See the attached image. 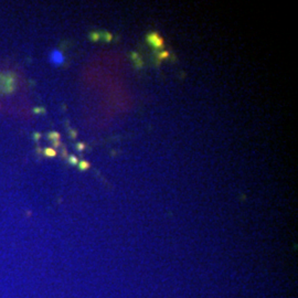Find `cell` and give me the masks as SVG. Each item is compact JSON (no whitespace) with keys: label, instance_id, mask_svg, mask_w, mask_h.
I'll return each mask as SVG.
<instances>
[{"label":"cell","instance_id":"8fae6325","mask_svg":"<svg viewBox=\"0 0 298 298\" xmlns=\"http://www.w3.org/2000/svg\"><path fill=\"white\" fill-rule=\"evenodd\" d=\"M76 148H77V150H83V149H84V145H83V143H77Z\"/></svg>","mask_w":298,"mask_h":298},{"label":"cell","instance_id":"30bf717a","mask_svg":"<svg viewBox=\"0 0 298 298\" xmlns=\"http://www.w3.org/2000/svg\"><path fill=\"white\" fill-rule=\"evenodd\" d=\"M112 38H113V36H112L110 33H108V32L105 33V40H106V41H110Z\"/></svg>","mask_w":298,"mask_h":298},{"label":"cell","instance_id":"5b68a950","mask_svg":"<svg viewBox=\"0 0 298 298\" xmlns=\"http://www.w3.org/2000/svg\"><path fill=\"white\" fill-rule=\"evenodd\" d=\"M44 152H45V155H47L48 157H54L55 155H56L55 150H53L52 148H47L44 150Z\"/></svg>","mask_w":298,"mask_h":298},{"label":"cell","instance_id":"ba28073f","mask_svg":"<svg viewBox=\"0 0 298 298\" xmlns=\"http://www.w3.org/2000/svg\"><path fill=\"white\" fill-rule=\"evenodd\" d=\"M70 162H71L72 165H77V163H78V161H77L76 157H74V156H71V157H70Z\"/></svg>","mask_w":298,"mask_h":298},{"label":"cell","instance_id":"6da1fadb","mask_svg":"<svg viewBox=\"0 0 298 298\" xmlns=\"http://www.w3.org/2000/svg\"><path fill=\"white\" fill-rule=\"evenodd\" d=\"M147 43L155 50H161L163 48V39L157 31H151L146 36Z\"/></svg>","mask_w":298,"mask_h":298},{"label":"cell","instance_id":"7a4b0ae2","mask_svg":"<svg viewBox=\"0 0 298 298\" xmlns=\"http://www.w3.org/2000/svg\"><path fill=\"white\" fill-rule=\"evenodd\" d=\"M50 62L54 65H61L64 62V55L63 53L59 50H53L50 54Z\"/></svg>","mask_w":298,"mask_h":298},{"label":"cell","instance_id":"8992f818","mask_svg":"<svg viewBox=\"0 0 298 298\" xmlns=\"http://www.w3.org/2000/svg\"><path fill=\"white\" fill-rule=\"evenodd\" d=\"M78 167H80L81 170H86V169L90 168V163H88L87 161H81Z\"/></svg>","mask_w":298,"mask_h":298},{"label":"cell","instance_id":"277c9868","mask_svg":"<svg viewBox=\"0 0 298 298\" xmlns=\"http://www.w3.org/2000/svg\"><path fill=\"white\" fill-rule=\"evenodd\" d=\"M169 56H170V52H169V51H167V50H162V51H161V52L157 55V65H159L161 61L165 60V59H167V58H169Z\"/></svg>","mask_w":298,"mask_h":298},{"label":"cell","instance_id":"3957f363","mask_svg":"<svg viewBox=\"0 0 298 298\" xmlns=\"http://www.w3.org/2000/svg\"><path fill=\"white\" fill-rule=\"evenodd\" d=\"M132 61H134V63H135L136 67H137V69H140L141 66H143V60H141L140 56L138 55V53L132 52Z\"/></svg>","mask_w":298,"mask_h":298},{"label":"cell","instance_id":"9c48e42d","mask_svg":"<svg viewBox=\"0 0 298 298\" xmlns=\"http://www.w3.org/2000/svg\"><path fill=\"white\" fill-rule=\"evenodd\" d=\"M59 137H60V135L58 132H51L50 134V139H59Z\"/></svg>","mask_w":298,"mask_h":298},{"label":"cell","instance_id":"52a82bcc","mask_svg":"<svg viewBox=\"0 0 298 298\" xmlns=\"http://www.w3.org/2000/svg\"><path fill=\"white\" fill-rule=\"evenodd\" d=\"M91 38H92V40H93V41H97V40L99 39V34L97 32H93L91 34Z\"/></svg>","mask_w":298,"mask_h":298}]
</instances>
